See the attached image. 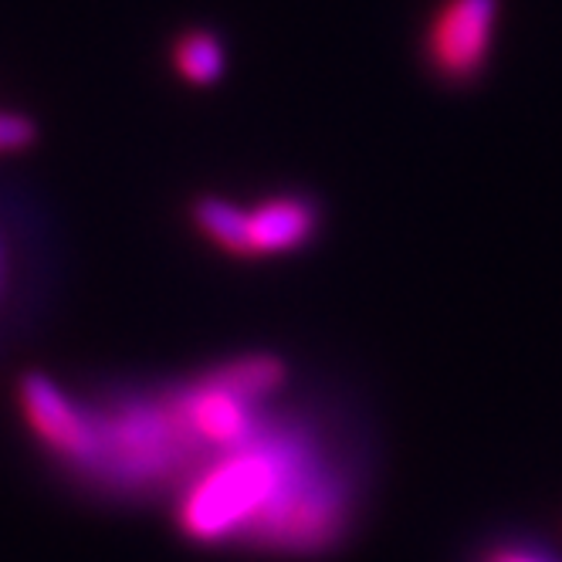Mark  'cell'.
<instances>
[{"instance_id": "obj_1", "label": "cell", "mask_w": 562, "mask_h": 562, "mask_svg": "<svg viewBox=\"0 0 562 562\" xmlns=\"http://www.w3.org/2000/svg\"><path fill=\"white\" fill-rule=\"evenodd\" d=\"M173 521L196 546L245 542L278 555L329 552L352 521V485L302 430H258L204 461Z\"/></svg>"}, {"instance_id": "obj_2", "label": "cell", "mask_w": 562, "mask_h": 562, "mask_svg": "<svg viewBox=\"0 0 562 562\" xmlns=\"http://www.w3.org/2000/svg\"><path fill=\"white\" fill-rule=\"evenodd\" d=\"M92 424L95 458L82 477L115 492L156 488L207 454L180 420L173 390L164 396H136L99 407L92 411Z\"/></svg>"}, {"instance_id": "obj_3", "label": "cell", "mask_w": 562, "mask_h": 562, "mask_svg": "<svg viewBox=\"0 0 562 562\" xmlns=\"http://www.w3.org/2000/svg\"><path fill=\"white\" fill-rule=\"evenodd\" d=\"M498 0H440L424 31V61L445 86H471L488 68Z\"/></svg>"}, {"instance_id": "obj_4", "label": "cell", "mask_w": 562, "mask_h": 562, "mask_svg": "<svg viewBox=\"0 0 562 562\" xmlns=\"http://www.w3.org/2000/svg\"><path fill=\"white\" fill-rule=\"evenodd\" d=\"M18 407L34 434L55 461L82 477L95 458V424L92 411L82 407L45 373H24L18 380Z\"/></svg>"}, {"instance_id": "obj_5", "label": "cell", "mask_w": 562, "mask_h": 562, "mask_svg": "<svg viewBox=\"0 0 562 562\" xmlns=\"http://www.w3.org/2000/svg\"><path fill=\"white\" fill-rule=\"evenodd\" d=\"M173 404L180 411V420L204 451L221 454L240 448L265 427L261 404H251V400L224 390L207 373H200L187 386L173 390Z\"/></svg>"}, {"instance_id": "obj_6", "label": "cell", "mask_w": 562, "mask_h": 562, "mask_svg": "<svg viewBox=\"0 0 562 562\" xmlns=\"http://www.w3.org/2000/svg\"><path fill=\"white\" fill-rule=\"evenodd\" d=\"M323 211L308 193H274L251 207H240L237 224V261H265L278 255H292L312 245Z\"/></svg>"}, {"instance_id": "obj_7", "label": "cell", "mask_w": 562, "mask_h": 562, "mask_svg": "<svg viewBox=\"0 0 562 562\" xmlns=\"http://www.w3.org/2000/svg\"><path fill=\"white\" fill-rule=\"evenodd\" d=\"M207 376L221 383L224 390L251 400V404H265V400H271L285 386L289 367H285V359L274 352H245V356L224 359V363L207 370Z\"/></svg>"}, {"instance_id": "obj_8", "label": "cell", "mask_w": 562, "mask_h": 562, "mask_svg": "<svg viewBox=\"0 0 562 562\" xmlns=\"http://www.w3.org/2000/svg\"><path fill=\"white\" fill-rule=\"evenodd\" d=\"M173 71L187 86H214L227 71L224 42L207 27H190L173 42Z\"/></svg>"}, {"instance_id": "obj_9", "label": "cell", "mask_w": 562, "mask_h": 562, "mask_svg": "<svg viewBox=\"0 0 562 562\" xmlns=\"http://www.w3.org/2000/svg\"><path fill=\"white\" fill-rule=\"evenodd\" d=\"M37 139V126L21 112H0V156L21 153Z\"/></svg>"}, {"instance_id": "obj_10", "label": "cell", "mask_w": 562, "mask_h": 562, "mask_svg": "<svg viewBox=\"0 0 562 562\" xmlns=\"http://www.w3.org/2000/svg\"><path fill=\"white\" fill-rule=\"evenodd\" d=\"M481 562H552V559H546L542 552L526 549V546H495L481 555Z\"/></svg>"}, {"instance_id": "obj_11", "label": "cell", "mask_w": 562, "mask_h": 562, "mask_svg": "<svg viewBox=\"0 0 562 562\" xmlns=\"http://www.w3.org/2000/svg\"><path fill=\"white\" fill-rule=\"evenodd\" d=\"M0 278H4V245H0Z\"/></svg>"}]
</instances>
